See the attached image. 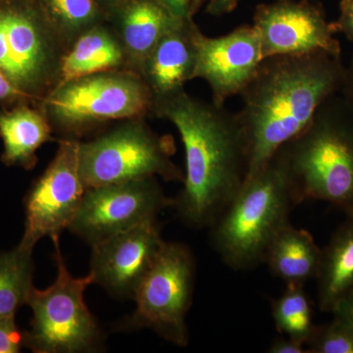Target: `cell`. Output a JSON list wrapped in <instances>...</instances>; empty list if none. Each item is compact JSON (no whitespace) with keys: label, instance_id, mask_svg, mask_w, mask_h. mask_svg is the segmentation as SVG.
<instances>
[{"label":"cell","instance_id":"44dd1931","mask_svg":"<svg viewBox=\"0 0 353 353\" xmlns=\"http://www.w3.org/2000/svg\"><path fill=\"white\" fill-rule=\"evenodd\" d=\"M39 4L67 48L88 30L105 23L108 18L95 0H39Z\"/></svg>","mask_w":353,"mask_h":353},{"label":"cell","instance_id":"9a60e30c","mask_svg":"<svg viewBox=\"0 0 353 353\" xmlns=\"http://www.w3.org/2000/svg\"><path fill=\"white\" fill-rule=\"evenodd\" d=\"M201 32L194 20H181L160 39L139 70L153 101L183 90L194 80L196 39Z\"/></svg>","mask_w":353,"mask_h":353},{"label":"cell","instance_id":"603a6c76","mask_svg":"<svg viewBox=\"0 0 353 353\" xmlns=\"http://www.w3.org/2000/svg\"><path fill=\"white\" fill-rule=\"evenodd\" d=\"M272 317L279 333L305 345L315 329L312 303L301 285H287L271 303Z\"/></svg>","mask_w":353,"mask_h":353},{"label":"cell","instance_id":"4dcf8cb0","mask_svg":"<svg viewBox=\"0 0 353 353\" xmlns=\"http://www.w3.org/2000/svg\"><path fill=\"white\" fill-rule=\"evenodd\" d=\"M240 0H209L206 12L215 17L231 13L238 6Z\"/></svg>","mask_w":353,"mask_h":353},{"label":"cell","instance_id":"4fadbf2b","mask_svg":"<svg viewBox=\"0 0 353 353\" xmlns=\"http://www.w3.org/2000/svg\"><path fill=\"white\" fill-rule=\"evenodd\" d=\"M164 241L154 219L92 245L90 273L94 284L111 296L134 299Z\"/></svg>","mask_w":353,"mask_h":353},{"label":"cell","instance_id":"4316f807","mask_svg":"<svg viewBox=\"0 0 353 353\" xmlns=\"http://www.w3.org/2000/svg\"><path fill=\"white\" fill-rule=\"evenodd\" d=\"M334 26L336 32H341L353 43V0H341L340 15Z\"/></svg>","mask_w":353,"mask_h":353},{"label":"cell","instance_id":"30bf717a","mask_svg":"<svg viewBox=\"0 0 353 353\" xmlns=\"http://www.w3.org/2000/svg\"><path fill=\"white\" fill-rule=\"evenodd\" d=\"M173 206L154 176L90 188L68 230L92 246Z\"/></svg>","mask_w":353,"mask_h":353},{"label":"cell","instance_id":"2e32d148","mask_svg":"<svg viewBox=\"0 0 353 353\" xmlns=\"http://www.w3.org/2000/svg\"><path fill=\"white\" fill-rule=\"evenodd\" d=\"M106 16L124 48L127 68L138 74L160 39L182 20L157 0H125Z\"/></svg>","mask_w":353,"mask_h":353},{"label":"cell","instance_id":"7a4b0ae2","mask_svg":"<svg viewBox=\"0 0 353 353\" xmlns=\"http://www.w3.org/2000/svg\"><path fill=\"white\" fill-rule=\"evenodd\" d=\"M343 71L341 55L323 51L262 60L240 94L243 106L236 113L248 152L245 180L307 128L323 102L340 92Z\"/></svg>","mask_w":353,"mask_h":353},{"label":"cell","instance_id":"e0dca14e","mask_svg":"<svg viewBox=\"0 0 353 353\" xmlns=\"http://www.w3.org/2000/svg\"><path fill=\"white\" fill-rule=\"evenodd\" d=\"M127 69L126 54L119 39L105 23L81 34L65 51L57 85L102 72Z\"/></svg>","mask_w":353,"mask_h":353},{"label":"cell","instance_id":"ffe728a7","mask_svg":"<svg viewBox=\"0 0 353 353\" xmlns=\"http://www.w3.org/2000/svg\"><path fill=\"white\" fill-rule=\"evenodd\" d=\"M0 137L4 161L31 168L37 160V150L51 139V124L46 114L18 108L0 115Z\"/></svg>","mask_w":353,"mask_h":353},{"label":"cell","instance_id":"8992f818","mask_svg":"<svg viewBox=\"0 0 353 353\" xmlns=\"http://www.w3.org/2000/svg\"><path fill=\"white\" fill-rule=\"evenodd\" d=\"M153 97L136 72L114 70L57 85L44 101L52 127L78 134L114 120L143 118L152 111Z\"/></svg>","mask_w":353,"mask_h":353},{"label":"cell","instance_id":"d4e9b609","mask_svg":"<svg viewBox=\"0 0 353 353\" xmlns=\"http://www.w3.org/2000/svg\"><path fill=\"white\" fill-rule=\"evenodd\" d=\"M25 347V333L15 321V315L0 317V353L20 352Z\"/></svg>","mask_w":353,"mask_h":353},{"label":"cell","instance_id":"ac0fdd59","mask_svg":"<svg viewBox=\"0 0 353 353\" xmlns=\"http://www.w3.org/2000/svg\"><path fill=\"white\" fill-rule=\"evenodd\" d=\"M322 250L308 231L288 224L273 239L265 252L263 262L274 276L285 285L304 287L316 279Z\"/></svg>","mask_w":353,"mask_h":353},{"label":"cell","instance_id":"6da1fadb","mask_svg":"<svg viewBox=\"0 0 353 353\" xmlns=\"http://www.w3.org/2000/svg\"><path fill=\"white\" fill-rule=\"evenodd\" d=\"M152 112L170 121L185 148L183 187L173 208L188 226L210 228L248 174V152L236 113L183 90L153 101Z\"/></svg>","mask_w":353,"mask_h":353},{"label":"cell","instance_id":"7402d4cb","mask_svg":"<svg viewBox=\"0 0 353 353\" xmlns=\"http://www.w3.org/2000/svg\"><path fill=\"white\" fill-rule=\"evenodd\" d=\"M32 252L18 245L12 252L0 253V317L15 315L27 304L34 288Z\"/></svg>","mask_w":353,"mask_h":353},{"label":"cell","instance_id":"ba28073f","mask_svg":"<svg viewBox=\"0 0 353 353\" xmlns=\"http://www.w3.org/2000/svg\"><path fill=\"white\" fill-rule=\"evenodd\" d=\"M196 259L189 246L164 241L154 263L139 284L136 310L121 325L124 330L150 329L176 347L190 336L187 319L196 281Z\"/></svg>","mask_w":353,"mask_h":353},{"label":"cell","instance_id":"3957f363","mask_svg":"<svg viewBox=\"0 0 353 353\" xmlns=\"http://www.w3.org/2000/svg\"><path fill=\"white\" fill-rule=\"evenodd\" d=\"M277 153L299 203L330 202L353 217V112L340 92L323 102L307 128Z\"/></svg>","mask_w":353,"mask_h":353},{"label":"cell","instance_id":"277c9868","mask_svg":"<svg viewBox=\"0 0 353 353\" xmlns=\"http://www.w3.org/2000/svg\"><path fill=\"white\" fill-rule=\"evenodd\" d=\"M299 204L287 167L276 152L259 173L246 179L209 228L213 250L234 270L257 266Z\"/></svg>","mask_w":353,"mask_h":353},{"label":"cell","instance_id":"5bb4252c","mask_svg":"<svg viewBox=\"0 0 353 353\" xmlns=\"http://www.w3.org/2000/svg\"><path fill=\"white\" fill-rule=\"evenodd\" d=\"M262 60L261 43L253 26H241L219 38L199 32L194 79H203L212 92V102L225 105L248 87Z\"/></svg>","mask_w":353,"mask_h":353},{"label":"cell","instance_id":"f1b7e54d","mask_svg":"<svg viewBox=\"0 0 353 353\" xmlns=\"http://www.w3.org/2000/svg\"><path fill=\"white\" fill-rule=\"evenodd\" d=\"M269 353H308L305 345L288 338L277 339L268 348Z\"/></svg>","mask_w":353,"mask_h":353},{"label":"cell","instance_id":"484cf974","mask_svg":"<svg viewBox=\"0 0 353 353\" xmlns=\"http://www.w3.org/2000/svg\"><path fill=\"white\" fill-rule=\"evenodd\" d=\"M178 19H192L201 8L203 0H157Z\"/></svg>","mask_w":353,"mask_h":353},{"label":"cell","instance_id":"7c38bea8","mask_svg":"<svg viewBox=\"0 0 353 353\" xmlns=\"http://www.w3.org/2000/svg\"><path fill=\"white\" fill-rule=\"evenodd\" d=\"M252 26L259 34L263 59L320 51L341 55L334 23L328 22L322 7L310 0L261 4L256 7Z\"/></svg>","mask_w":353,"mask_h":353},{"label":"cell","instance_id":"1f68e13d","mask_svg":"<svg viewBox=\"0 0 353 353\" xmlns=\"http://www.w3.org/2000/svg\"><path fill=\"white\" fill-rule=\"evenodd\" d=\"M20 94H22V92L0 71V101L16 97Z\"/></svg>","mask_w":353,"mask_h":353},{"label":"cell","instance_id":"52a82bcc","mask_svg":"<svg viewBox=\"0 0 353 353\" xmlns=\"http://www.w3.org/2000/svg\"><path fill=\"white\" fill-rule=\"evenodd\" d=\"M170 139L158 136L141 118L128 120L99 138L80 143L79 166L85 189L161 176L182 182L185 174L172 160Z\"/></svg>","mask_w":353,"mask_h":353},{"label":"cell","instance_id":"f546056e","mask_svg":"<svg viewBox=\"0 0 353 353\" xmlns=\"http://www.w3.org/2000/svg\"><path fill=\"white\" fill-rule=\"evenodd\" d=\"M340 94L353 112V55L350 63L345 66Z\"/></svg>","mask_w":353,"mask_h":353},{"label":"cell","instance_id":"d6a6232c","mask_svg":"<svg viewBox=\"0 0 353 353\" xmlns=\"http://www.w3.org/2000/svg\"><path fill=\"white\" fill-rule=\"evenodd\" d=\"M95 1L99 4V6L103 9L104 12L108 15L109 11L112 10L114 7L119 6V4L122 3L125 0H95Z\"/></svg>","mask_w":353,"mask_h":353},{"label":"cell","instance_id":"d6986e66","mask_svg":"<svg viewBox=\"0 0 353 353\" xmlns=\"http://www.w3.org/2000/svg\"><path fill=\"white\" fill-rule=\"evenodd\" d=\"M316 280L318 304L323 312H332L334 305L352 292L353 217H348L322 250Z\"/></svg>","mask_w":353,"mask_h":353},{"label":"cell","instance_id":"cb8c5ba5","mask_svg":"<svg viewBox=\"0 0 353 353\" xmlns=\"http://www.w3.org/2000/svg\"><path fill=\"white\" fill-rule=\"evenodd\" d=\"M308 353H353V331L340 320L316 326L306 343Z\"/></svg>","mask_w":353,"mask_h":353},{"label":"cell","instance_id":"83f0119b","mask_svg":"<svg viewBox=\"0 0 353 353\" xmlns=\"http://www.w3.org/2000/svg\"><path fill=\"white\" fill-rule=\"evenodd\" d=\"M331 313L353 331V290L334 305Z\"/></svg>","mask_w":353,"mask_h":353},{"label":"cell","instance_id":"5b68a950","mask_svg":"<svg viewBox=\"0 0 353 353\" xmlns=\"http://www.w3.org/2000/svg\"><path fill=\"white\" fill-rule=\"evenodd\" d=\"M57 267L55 282L46 290L32 288L27 304L32 308V328L25 332V347L34 353L101 352L104 336L85 303V292L94 284L88 273L75 278L67 268L59 236H51Z\"/></svg>","mask_w":353,"mask_h":353},{"label":"cell","instance_id":"9c48e42d","mask_svg":"<svg viewBox=\"0 0 353 353\" xmlns=\"http://www.w3.org/2000/svg\"><path fill=\"white\" fill-rule=\"evenodd\" d=\"M67 50L39 4L0 6V71L22 94L52 90Z\"/></svg>","mask_w":353,"mask_h":353},{"label":"cell","instance_id":"8fae6325","mask_svg":"<svg viewBox=\"0 0 353 353\" xmlns=\"http://www.w3.org/2000/svg\"><path fill=\"white\" fill-rule=\"evenodd\" d=\"M79 143L59 141L57 154L25 199V233L20 246L34 250L44 236H60L82 203L85 187L79 166Z\"/></svg>","mask_w":353,"mask_h":353}]
</instances>
